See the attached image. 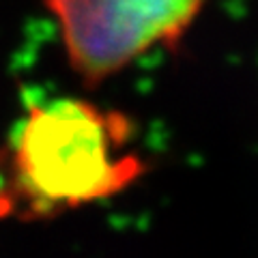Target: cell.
Returning <instances> with one entry per match:
<instances>
[{
    "instance_id": "cell-2",
    "label": "cell",
    "mask_w": 258,
    "mask_h": 258,
    "mask_svg": "<svg viewBox=\"0 0 258 258\" xmlns=\"http://www.w3.org/2000/svg\"><path fill=\"white\" fill-rule=\"evenodd\" d=\"M64 50L91 82L125 69L153 47L176 41L205 0H45Z\"/></svg>"
},
{
    "instance_id": "cell-1",
    "label": "cell",
    "mask_w": 258,
    "mask_h": 258,
    "mask_svg": "<svg viewBox=\"0 0 258 258\" xmlns=\"http://www.w3.org/2000/svg\"><path fill=\"white\" fill-rule=\"evenodd\" d=\"M132 127L88 101L30 106L13 129L0 183V215L41 220L129 187L142 172Z\"/></svg>"
}]
</instances>
